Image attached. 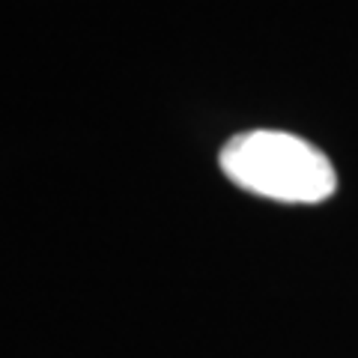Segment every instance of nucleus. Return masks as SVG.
<instances>
[{
	"instance_id": "f257e3e1",
	"label": "nucleus",
	"mask_w": 358,
	"mask_h": 358,
	"mask_svg": "<svg viewBox=\"0 0 358 358\" xmlns=\"http://www.w3.org/2000/svg\"><path fill=\"white\" fill-rule=\"evenodd\" d=\"M218 164L233 185L278 203H320L338 188L329 155L289 131H242L221 147Z\"/></svg>"
}]
</instances>
